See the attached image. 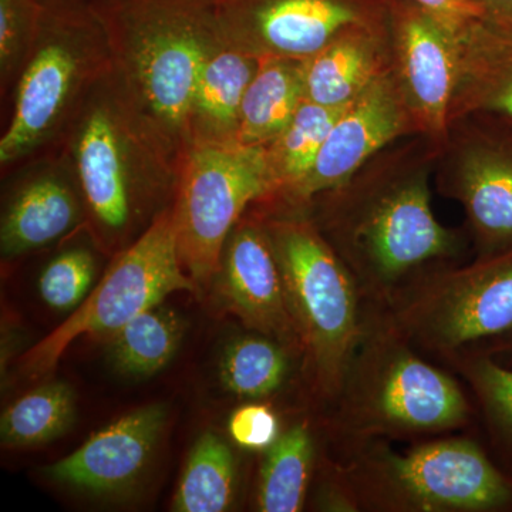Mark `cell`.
Segmentation results:
<instances>
[{"label": "cell", "instance_id": "1", "mask_svg": "<svg viewBox=\"0 0 512 512\" xmlns=\"http://www.w3.org/2000/svg\"><path fill=\"white\" fill-rule=\"evenodd\" d=\"M99 20L111 72L138 113L181 164L204 64L221 46L217 0H87Z\"/></svg>", "mask_w": 512, "mask_h": 512}, {"label": "cell", "instance_id": "2", "mask_svg": "<svg viewBox=\"0 0 512 512\" xmlns=\"http://www.w3.org/2000/svg\"><path fill=\"white\" fill-rule=\"evenodd\" d=\"M64 137L84 204L106 237L123 238L141 211L175 195L180 163L111 70L86 94Z\"/></svg>", "mask_w": 512, "mask_h": 512}, {"label": "cell", "instance_id": "3", "mask_svg": "<svg viewBox=\"0 0 512 512\" xmlns=\"http://www.w3.org/2000/svg\"><path fill=\"white\" fill-rule=\"evenodd\" d=\"M264 228L312 387L323 399H336L366 332L362 292L348 266L311 222L272 218Z\"/></svg>", "mask_w": 512, "mask_h": 512}, {"label": "cell", "instance_id": "4", "mask_svg": "<svg viewBox=\"0 0 512 512\" xmlns=\"http://www.w3.org/2000/svg\"><path fill=\"white\" fill-rule=\"evenodd\" d=\"M35 42L16 79L0 164L29 157L63 134L86 94L111 70L106 36L87 0H40Z\"/></svg>", "mask_w": 512, "mask_h": 512}, {"label": "cell", "instance_id": "5", "mask_svg": "<svg viewBox=\"0 0 512 512\" xmlns=\"http://www.w3.org/2000/svg\"><path fill=\"white\" fill-rule=\"evenodd\" d=\"M340 397L357 437L441 433L468 419L456 380L420 359L389 319L367 322Z\"/></svg>", "mask_w": 512, "mask_h": 512}, {"label": "cell", "instance_id": "6", "mask_svg": "<svg viewBox=\"0 0 512 512\" xmlns=\"http://www.w3.org/2000/svg\"><path fill=\"white\" fill-rule=\"evenodd\" d=\"M274 192L266 147L238 141L191 144L171 207L178 255L198 288L214 281L229 235L248 205Z\"/></svg>", "mask_w": 512, "mask_h": 512}, {"label": "cell", "instance_id": "7", "mask_svg": "<svg viewBox=\"0 0 512 512\" xmlns=\"http://www.w3.org/2000/svg\"><path fill=\"white\" fill-rule=\"evenodd\" d=\"M355 497L396 511L480 512L512 500L507 478L471 440L424 443L409 453L370 448L348 471Z\"/></svg>", "mask_w": 512, "mask_h": 512}, {"label": "cell", "instance_id": "8", "mask_svg": "<svg viewBox=\"0 0 512 512\" xmlns=\"http://www.w3.org/2000/svg\"><path fill=\"white\" fill-rule=\"evenodd\" d=\"M335 228L360 292L376 302L392 301L407 276L434 259L450 258L458 247L456 235L434 217L424 174L369 195Z\"/></svg>", "mask_w": 512, "mask_h": 512}, {"label": "cell", "instance_id": "9", "mask_svg": "<svg viewBox=\"0 0 512 512\" xmlns=\"http://www.w3.org/2000/svg\"><path fill=\"white\" fill-rule=\"evenodd\" d=\"M181 291H198V286L181 264L173 207H167L116 256L82 305L22 357L23 372L33 377L47 375L74 340L110 338L140 313Z\"/></svg>", "mask_w": 512, "mask_h": 512}, {"label": "cell", "instance_id": "10", "mask_svg": "<svg viewBox=\"0 0 512 512\" xmlns=\"http://www.w3.org/2000/svg\"><path fill=\"white\" fill-rule=\"evenodd\" d=\"M390 323L407 342L451 353L512 330V247L439 272L392 301Z\"/></svg>", "mask_w": 512, "mask_h": 512}, {"label": "cell", "instance_id": "11", "mask_svg": "<svg viewBox=\"0 0 512 512\" xmlns=\"http://www.w3.org/2000/svg\"><path fill=\"white\" fill-rule=\"evenodd\" d=\"M376 13L369 0H217L222 39L256 59H309Z\"/></svg>", "mask_w": 512, "mask_h": 512}, {"label": "cell", "instance_id": "12", "mask_svg": "<svg viewBox=\"0 0 512 512\" xmlns=\"http://www.w3.org/2000/svg\"><path fill=\"white\" fill-rule=\"evenodd\" d=\"M167 419L164 404L134 410L47 467L46 474L56 483L96 497L126 493L150 467Z\"/></svg>", "mask_w": 512, "mask_h": 512}, {"label": "cell", "instance_id": "13", "mask_svg": "<svg viewBox=\"0 0 512 512\" xmlns=\"http://www.w3.org/2000/svg\"><path fill=\"white\" fill-rule=\"evenodd\" d=\"M215 279L225 306L247 328L301 352L281 271L264 224L238 222L225 244Z\"/></svg>", "mask_w": 512, "mask_h": 512}, {"label": "cell", "instance_id": "14", "mask_svg": "<svg viewBox=\"0 0 512 512\" xmlns=\"http://www.w3.org/2000/svg\"><path fill=\"white\" fill-rule=\"evenodd\" d=\"M390 15L407 101L426 128L443 133L457 84L453 30L409 0L393 2Z\"/></svg>", "mask_w": 512, "mask_h": 512}, {"label": "cell", "instance_id": "15", "mask_svg": "<svg viewBox=\"0 0 512 512\" xmlns=\"http://www.w3.org/2000/svg\"><path fill=\"white\" fill-rule=\"evenodd\" d=\"M404 117L393 84L386 79L373 80L343 111L312 170L291 197L309 201L348 183L367 158L402 133Z\"/></svg>", "mask_w": 512, "mask_h": 512}, {"label": "cell", "instance_id": "16", "mask_svg": "<svg viewBox=\"0 0 512 512\" xmlns=\"http://www.w3.org/2000/svg\"><path fill=\"white\" fill-rule=\"evenodd\" d=\"M453 195L466 208L484 255L512 247V133L485 136L467 148Z\"/></svg>", "mask_w": 512, "mask_h": 512}, {"label": "cell", "instance_id": "17", "mask_svg": "<svg viewBox=\"0 0 512 512\" xmlns=\"http://www.w3.org/2000/svg\"><path fill=\"white\" fill-rule=\"evenodd\" d=\"M453 33L458 73L451 106L512 123V25L480 16Z\"/></svg>", "mask_w": 512, "mask_h": 512}, {"label": "cell", "instance_id": "18", "mask_svg": "<svg viewBox=\"0 0 512 512\" xmlns=\"http://www.w3.org/2000/svg\"><path fill=\"white\" fill-rule=\"evenodd\" d=\"M82 198L62 168H47L16 191L2 218L3 258L47 247L76 227Z\"/></svg>", "mask_w": 512, "mask_h": 512}, {"label": "cell", "instance_id": "19", "mask_svg": "<svg viewBox=\"0 0 512 512\" xmlns=\"http://www.w3.org/2000/svg\"><path fill=\"white\" fill-rule=\"evenodd\" d=\"M258 66L259 59L227 43L207 60L192 97L190 146L237 141L242 100Z\"/></svg>", "mask_w": 512, "mask_h": 512}, {"label": "cell", "instance_id": "20", "mask_svg": "<svg viewBox=\"0 0 512 512\" xmlns=\"http://www.w3.org/2000/svg\"><path fill=\"white\" fill-rule=\"evenodd\" d=\"M305 60L266 57L242 100L238 143L268 147L291 123L305 100Z\"/></svg>", "mask_w": 512, "mask_h": 512}, {"label": "cell", "instance_id": "21", "mask_svg": "<svg viewBox=\"0 0 512 512\" xmlns=\"http://www.w3.org/2000/svg\"><path fill=\"white\" fill-rule=\"evenodd\" d=\"M184 336L180 316L160 305L147 309L110 336V362L121 375L148 377L174 359Z\"/></svg>", "mask_w": 512, "mask_h": 512}, {"label": "cell", "instance_id": "22", "mask_svg": "<svg viewBox=\"0 0 512 512\" xmlns=\"http://www.w3.org/2000/svg\"><path fill=\"white\" fill-rule=\"evenodd\" d=\"M348 106L328 107L308 99L302 101L281 136L266 147L275 192L291 197L312 170L330 130Z\"/></svg>", "mask_w": 512, "mask_h": 512}, {"label": "cell", "instance_id": "23", "mask_svg": "<svg viewBox=\"0 0 512 512\" xmlns=\"http://www.w3.org/2000/svg\"><path fill=\"white\" fill-rule=\"evenodd\" d=\"M237 461L231 447L214 433L192 446L173 498V511L222 512L234 503Z\"/></svg>", "mask_w": 512, "mask_h": 512}, {"label": "cell", "instance_id": "24", "mask_svg": "<svg viewBox=\"0 0 512 512\" xmlns=\"http://www.w3.org/2000/svg\"><path fill=\"white\" fill-rule=\"evenodd\" d=\"M315 446L306 424H296L266 450L259 474L258 510L296 512L305 505Z\"/></svg>", "mask_w": 512, "mask_h": 512}, {"label": "cell", "instance_id": "25", "mask_svg": "<svg viewBox=\"0 0 512 512\" xmlns=\"http://www.w3.org/2000/svg\"><path fill=\"white\" fill-rule=\"evenodd\" d=\"M365 40L348 33L305 60V99L345 107L375 80L373 57Z\"/></svg>", "mask_w": 512, "mask_h": 512}, {"label": "cell", "instance_id": "26", "mask_svg": "<svg viewBox=\"0 0 512 512\" xmlns=\"http://www.w3.org/2000/svg\"><path fill=\"white\" fill-rule=\"evenodd\" d=\"M76 393L64 382L42 384L16 400L2 414L0 437L6 447L43 446L72 429Z\"/></svg>", "mask_w": 512, "mask_h": 512}, {"label": "cell", "instance_id": "27", "mask_svg": "<svg viewBox=\"0 0 512 512\" xmlns=\"http://www.w3.org/2000/svg\"><path fill=\"white\" fill-rule=\"evenodd\" d=\"M285 348L278 340L264 335L232 340L221 357L222 386L239 399L272 396L288 377L289 355Z\"/></svg>", "mask_w": 512, "mask_h": 512}, {"label": "cell", "instance_id": "28", "mask_svg": "<svg viewBox=\"0 0 512 512\" xmlns=\"http://www.w3.org/2000/svg\"><path fill=\"white\" fill-rule=\"evenodd\" d=\"M96 276V259L84 248L57 255L39 278L43 302L57 312L79 308L89 295Z\"/></svg>", "mask_w": 512, "mask_h": 512}, {"label": "cell", "instance_id": "29", "mask_svg": "<svg viewBox=\"0 0 512 512\" xmlns=\"http://www.w3.org/2000/svg\"><path fill=\"white\" fill-rule=\"evenodd\" d=\"M460 369L476 390L491 427L512 447V370L488 356L461 360Z\"/></svg>", "mask_w": 512, "mask_h": 512}, {"label": "cell", "instance_id": "30", "mask_svg": "<svg viewBox=\"0 0 512 512\" xmlns=\"http://www.w3.org/2000/svg\"><path fill=\"white\" fill-rule=\"evenodd\" d=\"M40 0H0V79H18L35 42Z\"/></svg>", "mask_w": 512, "mask_h": 512}, {"label": "cell", "instance_id": "31", "mask_svg": "<svg viewBox=\"0 0 512 512\" xmlns=\"http://www.w3.org/2000/svg\"><path fill=\"white\" fill-rule=\"evenodd\" d=\"M229 436L238 447L249 451L269 450L281 437V421L265 404H245L232 413Z\"/></svg>", "mask_w": 512, "mask_h": 512}, {"label": "cell", "instance_id": "32", "mask_svg": "<svg viewBox=\"0 0 512 512\" xmlns=\"http://www.w3.org/2000/svg\"><path fill=\"white\" fill-rule=\"evenodd\" d=\"M421 9L427 10L434 18L450 29L466 23L467 20L484 16L483 9L471 0H409Z\"/></svg>", "mask_w": 512, "mask_h": 512}, {"label": "cell", "instance_id": "33", "mask_svg": "<svg viewBox=\"0 0 512 512\" xmlns=\"http://www.w3.org/2000/svg\"><path fill=\"white\" fill-rule=\"evenodd\" d=\"M483 9L485 18L512 25V0H471Z\"/></svg>", "mask_w": 512, "mask_h": 512}, {"label": "cell", "instance_id": "34", "mask_svg": "<svg viewBox=\"0 0 512 512\" xmlns=\"http://www.w3.org/2000/svg\"><path fill=\"white\" fill-rule=\"evenodd\" d=\"M511 352H512V345H511V348H510Z\"/></svg>", "mask_w": 512, "mask_h": 512}]
</instances>
